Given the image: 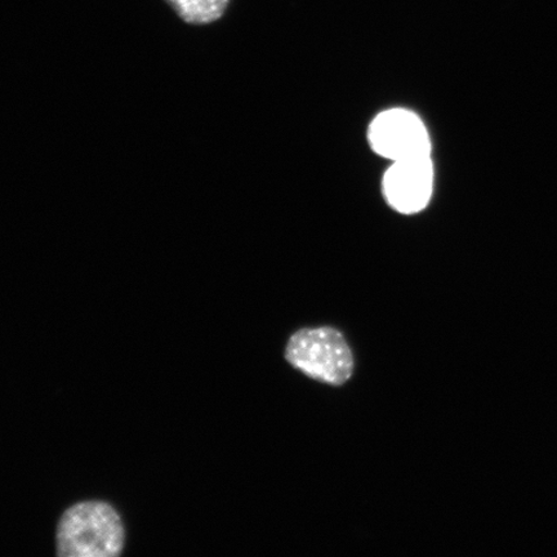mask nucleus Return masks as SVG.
<instances>
[{"label": "nucleus", "mask_w": 557, "mask_h": 557, "mask_svg": "<svg viewBox=\"0 0 557 557\" xmlns=\"http://www.w3.org/2000/svg\"><path fill=\"white\" fill-rule=\"evenodd\" d=\"M58 554L62 557H113L124 547L120 513L102 500H87L62 515L58 527Z\"/></svg>", "instance_id": "obj_1"}, {"label": "nucleus", "mask_w": 557, "mask_h": 557, "mask_svg": "<svg viewBox=\"0 0 557 557\" xmlns=\"http://www.w3.org/2000/svg\"><path fill=\"white\" fill-rule=\"evenodd\" d=\"M285 359L299 372L331 386H343L351 379L354 357L343 333L331 326L292 334Z\"/></svg>", "instance_id": "obj_2"}, {"label": "nucleus", "mask_w": 557, "mask_h": 557, "mask_svg": "<svg viewBox=\"0 0 557 557\" xmlns=\"http://www.w3.org/2000/svg\"><path fill=\"white\" fill-rule=\"evenodd\" d=\"M369 145L375 154L399 160L431 157L426 125L413 111L395 108L382 111L368 129Z\"/></svg>", "instance_id": "obj_3"}, {"label": "nucleus", "mask_w": 557, "mask_h": 557, "mask_svg": "<svg viewBox=\"0 0 557 557\" xmlns=\"http://www.w3.org/2000/svg\"><path fill=\"white\" fill-rule=\"evenodd\" d=\"M389 207L401 214H416L430 203L434 191V164L431 157L393 162L382 180Z\"/></svg>", "instance_id": "obj_4"}, {"label": "nucleus", "mask_w": 557, "mask_h": 557, "mask_svg": "<svg viewBox=\"0 0 557 557\" xmlns=\"http://www.w3.org/2000/svg\"><path fill=\"white\" fill-rule=\"evenodd\" d=\"M190 25H208L224 16L230 0H165Z\"/></svg>", "instance_id": "obj_5"}]
</instances>
